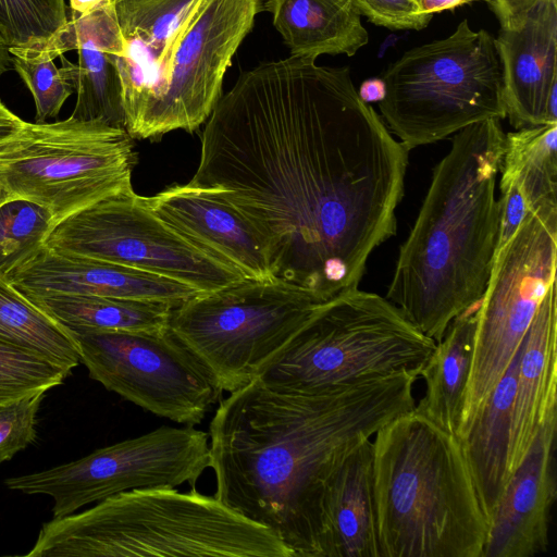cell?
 <instances>
[{"label":"cell","mask_w":557,"mask_h":557,"mask_svg":"<svg viewBox=\"0 0 557 557\" xmlns=\"http://www.w3.org/2000/svg\"><path fill=\"white\" fill-rule=\"evenodd\" d=\"M506 117L517 128L557 123V0H537L495 38Z\"/></svg>","instance_id":"cell-16"},{"label":"cell","mask_w":557,"mask_h":557,"mask_svg":"<svg viewBox=\"0 0 557 557\" xmlns=\"http://www.w3.org/2000/svg\"><path fill=\"white\" fill-rule=\"evenodd\" d=\"M73 335L92 380L158 417L200 424L223 393L169 327Z\"/></svg>","instance_id":"cell-14"},{"label":"cell","mask_w":557,"mask_h":557,"mask_svg":"<svg viewBox=\"0 0 557 557\" xmlns=\"http://www.w3.org/2000/svg\"><path fill=\"white\" fill-rule=\"evenodd\" d=\"M24 123L25 121L0 101V144L18 132Z\"/></svg>","instance_id":"cell-37"},{"label":"cell","mask_w":557,"mask_h":557,"mask_svg":"<svg viewBox=\"0 0 557 557\" xmlns=\"http://www.w3.org/2000/svg\"><path fill=\"white\" fill-rule=\"evenodd\" d=\"M66 23L64 0H0V33L9 47L44 50Z\"/></svg>","instance_id":"cell-29"},{"label":"cell","mask_w":557,"mask_h":557,"mask_svg":"<svg viewBox=\"0 0 557 557\" xmlns=\"http://www.w3.org/2000/svg\"><path fill=\"white\" fill-rule=\"evenodd\" d=\"M27 557H294L270 529L195 487L135 488L45 522Z\"/></svg>","instance_id":"cell-5"},{"label":"cell","mask_w":557,"mask_h":557,"mask_svg":"<svg viewBox=\"0 0 557 557\" xmlns=\"http://www.w3.org/2000/svg\"><path fill=\"white\" fill-rule=\"evenodd\" d=\"M358 95L364 102L381 101L385 96V84L382 78L373 77L362 82Z\"/></svg>","instance_id":"cell-38"},{"label":"cell","mask_w":557,"mask_h":557,"mask_svg":"<svg viewBox=\"0 0 557 557\" xmlns=\"http://www.w3.org/2000/svg\"><path fill=\"white\" fill-rule=\"evenodd\" d=\"M263 0H196L154 63L149 87L125 115L134 139L193 133L211 115L226 70Z\"/></svg>","instance_id":"cell-10"},{"label":"cell","mask_w":557,"mask_h":557,"mask_svg":"<svg viewBox=\"0 0 557 557\" xmlns=\"http://www.w3.org/2000/svg\"><path fill=\"white\" fill-rule=\"evenodd\" d=\"M70 375L47 358L0 342V404L46 393Z\"/></svg>","instance_id":"cell-32"},{"label":"cell","mask_w":557,"mask_h":557,"mask_svg":"<svg viewBox=\"0 0 557 557\" xmlns=\"http://www.w3.org/2000/svg\"><path fill=\"white\" fill-rule=\"evenodd\" d=\"M196 0L111 1L122 34L141 42L156 61L163 53L173 30Z\"/></svg>","instance_id":"cell-30"},{"label":"cell","mask_w":557,"mask_h":557,"mask_svg":"<svg viewBox=\"0 0 557 557\" xmlns=\"http://www.w3.org/2000/svg\"><path fill=\"white\" fill-rule=\"evenodd\" d=\"M505 143L497 119L455 133L400 246L385 298L435 343L486 288L498 244L495 187Z\"/></svg>","instance_id":"cell-3"},{"label":"cell","mask_w":557,"mask_h":557,"mask_svg":"<svg viewBox=\"0 0 557 557\" xmlns=\"http://www.w3.org/2000/svg\"><path fill=\"white\" fill-rule=\"evenodd\" d=\"M371 23L392 30L425 28L430 21L419 15L416 0H349Z\"/></svg>","instance_id":"cell-34"},{"label":"cell","mask_w":557,"mask_h":557,"mask_svg":"<svg viewBox=\"0 0 557 557\" xmlns=\"http://www.w3.org/2000/svg\"><path fill=\"white\" fill-rule=\"evenodd\" d=\"M373 436L379 557H482L487 520L458 437L414 408Z\"/></svg>","instance_id":"cell-4"},{"label":"cell","mask_w":557,"mask_h":557,"mask_svg":"<svg viewBox=\"0 0 557 557\" xmlns=\"http://www.w3.org/2000/svg\"><path fill=\"white\" fill-rule=\"evenodd\" d=\"M436 343L385 297L357 288L322 301L255 381L312 393L361 377L421 371Z\"/></svg>","instance_id":"cell-6"},{"label":"cell","mask_w":557,"mask_h":557,"mask_svg":"<svg viewBox=\"0 0 557 557\" xmlns=\"http://www.w3.org/2000/svg\"><path fill=\"white\" fill-rule=\"evenodd\" d=\"M144 198L161 219L244 278L275 281L260 234L216 190L189 182Z\"/></svg>","instance_id":"cell-17"},{"label":"cell","mask_w":557,"mask_h":557,"mask_svg":"<svg viewBox=\"0 0 557 557\" xmlns=\"http://www.w3.org/2000/svg\"><path fill=\"white\" fill-rule=\"evenodd\" d=\"M206 122L190 182L256 227L273 278L321 300L357 288L396 234L409 150L360 99L349 67L262 62Z\"/></svg>","instance_id":"cell-1"},{"label":"cell","mask_w":557,"mask_h":557,"mask_svg":"<svg viewBox=\"0 0 557 557\" xmlns=\"http://www.w3.org/2000/svg\"><path fill=\"white\" fill-rule=\"evenodd\" d=\"M111 1H114V0H111Z\"/></svg>","instance_id":"cell-41"},{"label":"cell","mask_w":557,"mask_h":557,"mask_svg":"<svg viewBox=\"0 0 557 557\" xmlns=\"http://www.w3.org/2000/svg\"><path fill=\"white\" fill-rule=\"evenodd\" d=\"M11 64L12 54L10 52V47L0 33V76L10 69Z\"/></svg>","instance_id":"cell-40"},{"label":"cell","mask_w":557,"mask_h":557,"mask_svg":"<svg viewBox=\"0 0 557 557\" xmlns=\"http://www.w3.org/2000/svg\"><path fill=\"white\" fill-rule=\"evenodd\" d=\"M322 301L283 282L244 278L174 307L169 330L233 393L258 377Z\"/></svg>","instance_id":"cell-9"},{"label":"cell","mask_w":557,"mask_h":557,"mask_svg":"<svg viewBox=\"0 0 557 557\" xmlns=\"http://www.w3.org/2000/svg\"><path fill=\"white\" fill-rule=\"evenodd\" d=\"M136 161L134 138L124 127L71 116L25 122L0 144V198L33 201L57 223L132 186Z\"/></svg>","instance_id":"cell-8"},{"label":"cell","mask_w":557,"mask_h":557,"mask_svg":"<svg viewBox=\"0 0 557 557\" xmlns=\"http://www.w3.org/2000/svg\"><path fill=\"white\" fill-rule=\"evenodd\" d=\"M0 342L36 352L69 374L81 362L75 336L0 272Z\"/></svg>","instance_id":"cell-27"},{"label":"cell","mask_w":557,"mask_h":557,"mask_svg":"<svg viewBox=\"0 0 557 557\" xmlns=\"http://www.w3.org/2000/svg\"><path fill=\"white\" fill-rule=\"evenodd\" d=\"M210 468L209 433L163 425L50 469L8 478L9 490L53 499V517L135 488L188 483Z\"/></svg>","instance_id":"cell-13"},{"label":"cell","mask_w":557,"mask_h":557,"mask_svg":"<svg viewBox=\"0 0 557 557\" xmlns=\"http://www.w3.org/2000/svg\"><path fill=\"white\" fill-rule=\"evenodd\" d=\"M382 79V117L409 151L471 124L506 117L495 38L472 30L468 20L447 38L406 51Z\"/></svg>","instance_id":"cell-7"},{"label":"cell","mask_w":557,"mask_h":557,"mask_svg":"<svg viewBox=\"0 0 557 557\" xmlns=\"http://www.w3.org/2000/svg\"><path fill=\"white\" fill-rule=\"evenodd\" d=\"M45 246L172 278L200 293L244 280L161 219L133 186L57 222Z\"/></svg>","instance_id":"cell-11"},{"label":"cell","mask_w":557,"mask_h":557,"mask_svg":"<svg viewBox=\"0 0 557 557\" xmlns=\"http://www.w3.org/2000/svg\"><path fill=\"white\" fill-rule=\"evenodd\" d=\"M537 0H495L491 10L497 16L502 28L517 27L528 10Z\"/></svg>","instance_id":"cell-35"},{"label":"cell","mask_w":557,"mask_h":557,"mask_svg":"<svg viewBox=\"0 0 557 557\" xmlns=\"http://www.w3.org/2000/svg\"><path fill=\"white\" fill-rule=\"evenodd\" d=\"M557 414L540 430L487 521L482 557H533L548 548L557 496Z\"/></svg>","instance_id":"cell-18"},{"label":"cell","mask_w":557,"mask_h":557,"mask_svg":"<svg viewBox=\"0 0 557 557\" xmlns=\"http://www.w3.org/2000/svg\"><path fill=\"white\" fill-rule=\"evenodd\" d=\"M322 557H379L371 438L356 445L327 481Z\"/></svg>","instance_id":"cell-21"},{"label":"cell","mask_w":557,"mask_h":557,"mask_svg":"<svg viewBox=\"0 0 557 557\" xmlns=\"http://www.w3.org/2000/svg\"><path fill=\"white\" fill-rule=\"evenodd\" d=\"M126 48L111 0L84 15H67L66 26L46 49L54 58L61 57L63 72L74 86L76 102L71 117L124 127L116 59Z\"/></svg>","instance_id":"cell-15"},{"label":"cell","mask_w":557,"mask_h":557,"mask_svg":"<svg viewBox=\"0 0 557 557\" xmlns=\"http://www.w3.org/2000/svg\"><path fill=\"white\" fill-rule=\"evenodd\" d=\"M557 225L529 213L495 253L476 310L474 345L462 398L459 436L485 403L556 282Z\"/></svg>","instance_id":"cell-12"},{"label":"cell","mask_w":557,"mask_h":557,"mask_svg":"<svg viewBox=\"0 0 557 557\" xmlns=\"http://www.w3.org/2000/svg\"><path fill=\"white\" fill-rule=\"evenodd\" d=\"M72 333L161 332L176 306L151 300L100 296L26 295Z\"/></svg>","instance_id":"cell-26"},{"label":"cell","mask_w":557,"mask_h":557,"mask_svg":"<svg viewBox=\"0 0 557 557\" xmlns=\"http://www.w3.org/2000/svg\"><path fill=\"white\" fill-rule=\"evenodd\" d=\"M54 224L51 213L33 201H0V272L8 275L33 259Z\"/></svg>","instance_id":"cell-28"},{"label":"cell","mask_w":557,"mask_h":557,"mask_svg":"<svg viewBox=\"0 0 557 557\" xmlns=\"http://www.w3.org/2000/svg\"><path fill=\"white\" fill-rule=\"evenodd\" d=\"M104 1L106 0H70V12L67 11V15H84L96 9Z\"/></svg>","instance_id":"cell-39"},{"label":"cell","mask_w":557,"mask_h":557,"mask_svg":"<svg viewBox=\"0 0 557 557\" xmlns=\"http://www.w3.org/2000/svg\"><path fill=\"white\" fill-rule=\"evenodd\" d=\"M7 276L25 295L100 296L178 306L200 294L194 287L172 278L46 246Z\"/></svg>","instance_id":"cell-19"},{"label":"cell","mask_w":557,"mask_h":557,"mask_svg":"<svg viewBox=\"0 0 557 557\" xmlns=\"http://www.w3.org/2000/svg\"><path fill=\"white\" fill-rule=\"evenodd\" d=\"M475 1H484L490 5V8H492L495 0H416V3L419 15L431 21L434 13L453 11L458 7Z\"/></svg>","instance_id":"cell-36"},{"label":"cell","mask_w":557,"mask_h":557,"mask_svg":"<svg viewBox=\"0 0 557 557\" xmlns=\"http://www.w3.org/2000/svg\"><path fill=\"white\" fill-rule=\"evenodd\" d=\"M478 307L450 322L420 371L425 391L414 409L455 435L470 373Z\"/></svg>","instance_id":"cell-24"},{"label":"cell","mask_w":557,"mask_h":557,"mask_svg":"<svg viewBox=\"0 0 557 557\" xmlns=\"http://www.w3.org/2000/svg\"><path fill=\"white\" fill-rule=\"evenodd\" d=\"M419 376L401 370L312 393L253 381L230 393L209 424L214 496L270 529L294 557H322L331 474L356 445L414 408Z\"/></svg>","instance_id":"cell-2"},{"label":"cell","mask_w":557,"mask_h":557,"mask_svg":"<svg viewBox=\"0 0 557 557\" xmlns=\"http://www.w3.org/2000/svg\"><path fill=\"white\" fill-rule=\"evenodd\" d=\"M557 414L556 282L542 299L521 342L511 407L510 475L528 455L543 425Z\"/></svg>","instance_id":"cell-20"},{"label":"cell","mask_w":557,"mask_h":557,"mask_svg":"<svg viewBox=\"0 0 557 557\" xmlns=\"http://www.w3.org/2000/svg\"><path fill=\"white\" fill-rule=\"evenodd\" d=\"M45 393L0 404V463L36 440V416Z\"/></svg>","instance_id":"cell-33"},{"label":"cell","mask_w":557,"mask_h":557,"mask_svg":"<svg viewBox=\"0 0 557 557\" xmlns=\"http://www.w3.org/2000/svg\"><path fill=\"white\" fill-rule=\"evenodd\" d=\"M12 65L33 95L36 122L58 116L65 100L75 92L63 69L55 66L52 53L10 47Z\"/></svg>","instance_id":"cell-31"},{"label":"cell","mask_w":557,"mask_h":557,"mask_svg":"<svg viewBox=\"0 0 557 557\" xmlns=\"http://www.w3.org/2000/svg\"><path fill=\"white\" fill-rule=\"evenodd\" d=\"M519 349L520 346L485 403L458 436L487 521L511 478L508 460Z\"/></svg>","instance_id":"cell-22"},{"label":"cell","mask_w":557,"mask_h":557,"mask_svg":"<svg viewBox=\"0 0 557 557\" xmlns=\"http://www.w3.org/2000/svg\"><path fill=\"white\" fill-rule=\"evenodd\" d=\"M557 123L523 127L506 135L499 189L524 198L530 213L557 225Z\"/></svg>","instance_id":"cell-25"},{"label":"cell","mask_w":557,"mask_h":557,"mask_svg":"<svg viewBox=\"0 0 557 557\" xmlns=\"http://www.w3.org/2000/svg\"><path fill=\"white\" fill-rule=\"evenodd\" d=\"M290 55H355L369 42L361 14L349 0H263Z\"/></svg>","instance_id":"cell-23"}]
</instances>
